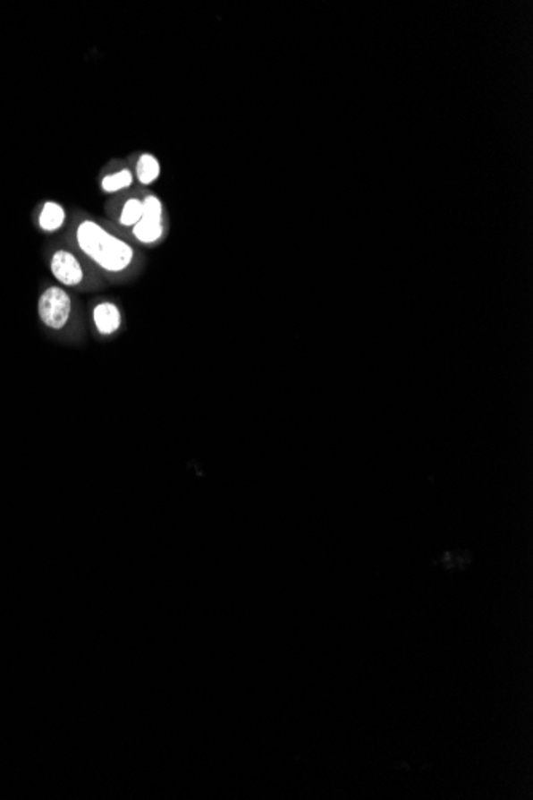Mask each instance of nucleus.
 I'll return each instance as SVG.
<instances>
[{
    "mask_svg": "<svg viewBox=\"0 0 533 800\" xmlns=\"http://www.w3.org/2000/svg\"><path fill=\"white\" fill-rule=\"evenodd\" d=\"M75 243L89 260L107 274H122L133 264V246L97 221L85 219L75 227Z\"/></svg>",
    "mask_w": 533,
    "mask_h": 800,
    "instance_id": "1",
    "label": "nucleus"
},
{
    "mask_svg": "<svg viewBox=\"0 0 533 800\" xmlns=\"http://www.w3.org/2000/svg\"><path fill=\"white\" fill-rule=\"evenodd\" d=\"M38 319L50 331H63L72 317V297L61 286H48L38 301Z\"/></svg>",
    "mask_w": 533,
    "mask_h": 800,
    "instance_id": "2",
    "label": "nucleus"
},
{
    "mask_svg": "<svg viewBox=\"0 0 533 800\" xmlns=\"http://www.w3.org/2000/svg\"><path fill=\"white\" fill-rule=\"evenodd\" d=\"M144 211L140 223L133 227V235L140 243L154 245L164 237V205L156 195L142 199Z\"/></svg>",
    "mask_w": 533,
    "mask_h": 800,
    "instance_id": "3",
    "label": "nucleus"
},
{
    "mask_svg": "<svg viewBox=\"0 0 533 800\" xmlns=\"http://www.w3.org/2000/svg\"><path fill=\"white\" fill-rule=\"evenodd\" d=\"M48 266H50V270H52L53 277L56 278V282L67 288L80 286L85 280L82 262L77 258V254L66 248H60V250L53 251L50 260H48Z\"/></svg>",
    "mask_w": 533,
    "mask_h": 800,
    "instance_id": "4",
    "label": "nucleus"
},
{
    "mask_svg": "<svg viewBox=\"0 0 533 800\" xmlns=\"http://www.w3.org/2000/svg\"><path fill=\"white\" fill-rule=\"evenodd\" d=\"M93 321L97 327V333L101 336H112L117 333L122 327V313H120L119 305L104 301L93 309Z\"/></svg>",
    "mask_w": 533,
    "mask_h": 800,
    "instance_id": "5",
    "label": "nucleus"
},
{
    "mask_svg": "<svg viewBox=\"0 0 533 800\" xmlns=\"http://www.w3.org/2000/svg\"><path fill=\"white\" fill-rule=\"evenodd\" d=\"M66 219L67 213L63 205L58 201H45L38 211V229L44 230L45 234L58 232L66 224Z\"/></svg>",
    "mask_w": 533,
    "mask_h": 800,
    "instance_id": "6",
    "label": "nucleus"
},
{
    "mask_svg": "<svg viewBox=\"0 0 533 800\" xmlns=\"http://www.w3.org/2000/svg\"><path fill=\"white\" fill-rule=\"evenodd\" d=\"M160 164H158V160H157L156 156H152V154H141L140 158H138V162H136V178L138 181L144 185H150L156 183L158 176H160Z\"/></svg>",
    "mask_w": 533,
    "mask_h": 800,
    "instance_id": "7",
    "label": "nucleus"
},
{
    "mask_svg": "<svg viewBox=\"0 0 533 800\" xmlns=\"http://www.w3.org/2000/svg\"><path fill=\"white\" fill-rule=\"evenodd\" d=\"M133 171L128 170V168H122V170L104 176L103 181H101V191L106 193L120 192V191L130 189L133 185Z\"/></svg>",
    "mask_w": 533,
    "mask_h": 800,
    "instance_id": "8",
    "label": "nucleus"
},
{
    "mask_svg": "<svg viewBox=\"0 0 533 800\" xmlns=\"http://www.w3.org/2000/svg\"><path fill=\"white\" fill-rule=\"evenodd\" d=\"M142 211H144V205H142L141 199H128L123 203L122 213H120V224L123 227H134L141 221Z\"/></svg>",
    "mask_w": 533,
    "mask_h": 800,
    "instance_id": "9",
    "label": "nucleus"
}]
</instances>
